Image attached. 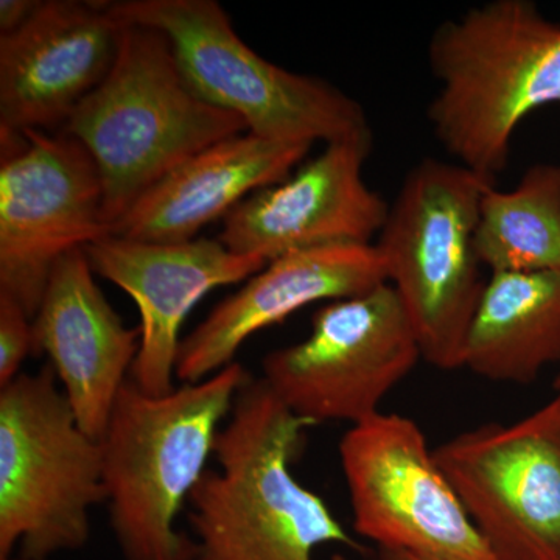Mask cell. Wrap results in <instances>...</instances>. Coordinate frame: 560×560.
Segmentation results:
<instances>
[{"label":"cell","instance_id":"cell-1","mask_svg":"<svg viewBox=\"0 0 560 560\" xmlns=\"http://www.w3.org/2000/svg\"><path fill=\"white\" fill-rule=\"evenodd\" d=\"M313 423L291 412L264 378L249 377L190 493L195 560H315L327 545L361 550L326 501L294 477Z\"/></svg>","mask_w":560,"mask_h":560},{"label":"cell","instance_id":"cell-2","mask_svg":"<svg viewBox=\"0 0 560 560\" xmlns=\"http://www.w3.org/2000/svg\"><path fill=\"white\" fill-rule=\"evenodd\" d=\"M427 57L438 80L427 108L434 138L493 183L510 167L522 121L560 105V25L530 0H490L442 22Z\"/></svg>","mask_w":560,"mask_h":560},{"label":"cell","instance_id":"cell-3","mask_svg":"<svg viewBox=\"0 0 560 560\" xmlns=\"http://www.w3.org/2000/svg\"><path fill=\"white\" fill-rule=\"evenodd\" d=\"M250 374L238 361L164 396L125 383L103 433V488L124 560H195L176 526L208 470L217 436Z\"/></svg>","mask_w":560,"mask_h":560},{"label":"cell","instance_id":"cell-4","mask_svg":"<svg viewBox=\"0 0 560 560\" xmlns=\"http://www.w3.org/2000/svg\"><path fill=\"white\" fill-rule=\"evenodd\" d=\"M61 131L91 154L113 234L114 224L165 175L248 128L241 117L198 95L164 33L125 24L108 77Z\"/></svg>","mask_w":560,"mask_h":560},{"label":"cell","instance_id":"cell-5","mask_svg":"<svg viewBox=\"0 0 560 560\" xmlns=\"http://www.w3.org/2000/svg\"><path fill=\"white\" fill-rule=\"evenodd\" d=\"M124 24L156 28L206 102L241 117L248 132L283 143L374 142L363 106L318 77L291 72L256 54L215 0H119Z\"/></svg>","mask_w":560,"mask_h":560},{"label":"cell","instance_id":"cell-6","mask_svg":"<svg viewBox=\"0 0 560 560\" xmlns=\"http://www.w3.org/2000/svg\"><path fill=\"white\" fill-rule=\"evenodd\" d=\"M489 186L456 162L425 158L405 176L374 243L422 360L438 370L463 368L464 342L485 291L475 237Z\"/></svg>","mask_w":560,"mask_h":560},{"label":"cell","instance_id":"cell-7","mask_svg":"<svg viewBox=\"0 0 560 560\" xmlns=\"http://www.w3.org/2000/svg\"><path fill=\"white\" fill-rule=\"evenodd\" d=\"M105 500L101 441L81 429L50 364L0 388V558L81 550Z\"/></svg>","mask_w":560,"mask_h":560},{"label":"cell","instance_id":"cell-8","mask_svg":"<svg viewBox=\"0 0 560 560\" xmlns=\"http://www.w3.org/2000/svg\"><path fill=\"white\" fill-rule=\"evenodd\" d=\"M422 360L399 294L389 285L326 302L305 340L267 353L261 378L313 425L378 415L382 401Z\"/></svg>","mask_w":560,"mask_h":560},{"label":"cell","instance_id":"cell-9","mask_svg":"<svg viewBox=\"0 0 560 560\" xmlns=\"http://www.w3.org/2000/svg\"><path fill=\"white\" fill-rule=\"evenodd\" d=\"M340 460L353 529L386 555L497 560L415 420L378 412L350 425Z\"/></svg>","mask_w":560,"mask_h":560},{"label":"cell","instance_id":"cell-10","mask_svg":"<svg viewBox=\"0 0 560 560\" xmlns=\"http://www.w3.org/2000/svg\"><path fill=\"white\" fill-rule=\"evenodd\" d=\"M106 235L101 175L79 140L0 128V293L35 318L58 261Z\"/></svg>","mask_w":560,"mask_h":560},{"label":"cell","instance_id":"cell-11","mask_svg":"<svg viewBox=\"0 0 560 560\" xmlns=\"http://www.w3.org/2000/svg\"><path fill=\"white\" fill-rule=\"evenodd\" d=\"M434 458L497 560H560V394L517 422L464 431Z\"/></svg>","mask_w":560,"mask_h":560},{"label":"cell","instance_id":"cell-12","mask_svg":"<svg viewBox=\"0 0 560 560\" xmlns=\"http://www.w3.org/2000/svg\"><path fill=\"white\" fill-rule=\"evenodd\" d=\"M374 142H338L294 175L254 191L224 217L219 241L241 256L271 261L300 250L372 245L389 205L363 178Z\"/></svg>","mask_w":560,"mask_h":560},{"label":"cell","instance_id":"cell-13","mask_svg":"<svg viewBox=\"0 0 560 560\" xmlns=\"http://www.w3.org/2000/svg\"><path fill=\"white\" fill-rule=\"evenodd\" d=\"M124 28L110 2L40 0L31 20L0 35V128L61 131L108 77Z\"/></svg>","mask_w":560,"mask_h":560},{"label":"cell","instance_id":"cell-14","mask_svg":"<svg viewBox=\"0 0 560 560\" xmlns=\"http://www.w3.org/2000/svg\"><path fill=\"white\" fill-rule=\"evenodd\" d=\"M84 253L95 275L138 305L140 349L130 381L150 396L176 388L180 329L195 305L210 291L245 282L267 267L259 257L232 253L219 238L145 243L110 234Z\"/></svg>","mask_w":560,"mask_h":560},{"label":"cell","instance_id":"cell-15","mask_svg":"<svg viewBox=\"0 0 560 560\" xmlns=\"http://www.w3.org/2000/svg\"><path fill=\"white\" fill-rule=\"evenodd\" d=\"M383 283L388 272L374 243L300 250L268 261L183 338L176 381H206L234 363L253 335L307 305L348 300Z\"/></svg>","mask_w":560,"mask_h":560},{"label":"cell","instance_id":"cell-16","mask_svg":"<svg viewBox=\"0 0 560 560\" xmlns=\"http://www.w3.org/2000/svg\"><path fill=\"white\" fill-rule=\"evenodd\" d=\"M140 349L92 270L84 249L54 268L33 318V353L46 355L81 429L101 441Z\"/></svg>","mask_w":560,"mask_h":560},{"label":"cell","instance_id":"cell-17","mask_svg":"<svg viewBox=\"0 0 560 560\" xmlns=\"http://www.w3.org/2000/svg\"><path fill=\"white\" fill-rule=\"evenodd\" d=\"M311 143H283L242 132L200 151L142 195L113 234L145 243H186L226 217L254 191L282 183Z\"/></svg>","mask_w":560,"mask_h":560},{"label":"cell","instance_id":"cell-18","mask_svg":"<svg viewBox=\"0 0 560 560\" xmlns=\"http://www.w3.org/2000/svg\"><path fill=\"white\" fill-rule=\"evenodd\" d=\"M560 361V272H492L464 342L463 368L526 385Z\"/></svg>","mask_w":560,"mask_h":560},{"label":"cell","instance_id":"cell-19","mask_svg":"<svg viewBox=\"0 0 560 560\" xmlns=\"http://www.w3.org/2000/svg\"><path fill=\"white\" fill-rule=\"evenodd\" d=\"M475 248L492 272H560V165H533L512 190L489 186Z\"/></svg>","mask_w":560,"mask_h":560},{"label":"cell","instance_id":"cell-20","mask_svg":"<svg viewBox=\"0 0 560 560\" xmlns=\"http://www.w3.org/2000/svg\"><path fill=\"white\" fill-rule=\"evenodd\" d=\"M33 353V318L11 298L0 293V388L22 374V364Z\"/></svg>","mask_w":560,"mask_h":560},{"label":"cell","instance_id":"cell-21","mask_svg":"<svg viewBox=\"0 0 560 560\" xmlns=\"http://www.w3.org/2000/svg\"><path fill=\"white\" fill-rule=\"evenodd\" d=\"M40 0H2L0 2V35L20 28L31 20Z\"/></svg>","mask_w":560,"mask_h":560},{"label":"cell","instance_id":"cell-22","mask_svg":"<svg viewBox=\"0 0 560 560\" xmlns=\"http://www.w3.org/2000/svg\"><path fill=\"white\" fill-rule=\"evenodd\" d=\"M383 560H416L408 558V556L404 555H386V552H383Z\"/></svg>","mask_w":560,"mask_h":560},{"label":"cell","instance_id":"cell-23","mask_svg":"<svg viewBox=\"0 0 560 560\" xmlns=\"http://www.w3.org/2000/svg\"><path fill=\"white\" fill-rule=\"evenodd\" d=\"M331 560H352V559H349L348 556L341 555V552H337V555L331 556Z\"/></svg>","mask_w":560,"mask_h":560},{"label":"cell","instance_id":"cell-24","mask_svg":"<svg viewBox=\"0 0 560 560\" xmlns=\"http://www.w3.org/2000/svg\"><path fill=\"white\" fill-rule=\"evenodd\" d=\"M0 560H31L22 558V556H7V558H0Z\"/></svg>","mask_w":560,"mask_h":560},{"label":"cell","instance_id":"cell-25","mask_svg":"<svg viewBox=\"0 0 560 560\" xmlns=\"http://www.w3.org/2000/svg\"><path fill=\"white\" fill-rule=\"evenodd\" d=\"M555 388L556 394H560V374L558 375V378H556Z\"/></svg>","mask_w":560,"mask_h":560}]
</instances>
